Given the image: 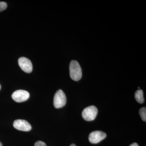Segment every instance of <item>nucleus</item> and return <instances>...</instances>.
Returning a JSON list of instances; mask_svg holds the SVG:
<instances>
[{
	"instance_id": "1",
	"label": "nucleus",
	"mask_w": 146,
	"mask_h": 146,
	"mask_svg": "<svg viewBox=\"0 0 146 146\" xmlns=\"http://www.w3.org/2000/svg\"><path fill=\"white\" fill-rule=\"evenodd\" d=\"M70 74L71 79L74 81H77L82 77V70L80 65L75 60L71 61L70 65Z\"/></svg>"
},
{
	"instance_id": "2",
	"label": "nucleus",
	"mask_w": 146,
	"mask_h": 146,
	"mask_svg": "<svg viewBox=\"0 0 146 146\" xmlns=\"http://www.w3.org/2000/svg\"><path fill=\"white\" fill-rule=\"evenodd\" d=\"M98 109L94 106H91L84 108L82 113V118L86 121H92L96 117Z\"/></svg>"
},
{
	"instance_id": "3",
	"label": "nucleus",
	"mask_w": 146,
	"mask_h": 146,
	"mask_svg": "<svg viewBox=\"0 0 146 146\" xmlns=\"http://www.w3.org/2000/svg\"><path fill=\"white\" fill-rule=\"evenodd\" d=\"M67 99L65 93L61 89L56 91L54 97V106L56 108L63 107L66 104Z\"/></svg>"
},
{
	"instance_id": "4",
	"label": "nucleus",
	"mask_w": 146,
	"mask_h": 146,
	"mask_svg": "<svg viewBox=\"0 0 146 146\" xmlns=\"http://www.w3.org/2000/svg\"><path fill=\"white\" fill-rule=\"evenodd\" d=\"M12 99L17 102L26 101L28 99L30 94L28 91L23 90H18L14 91L12 94Z\"/></svg>"
},
{
	"instance_id": "5",
	"label": "nucleus",
	"mask_w": 146,
	"mask_h": 146,
	"mask_svg": "<svg viewBox=\"0 0 146 146\" xmlns=\"http://www.w3.org/2000/svg\"><path fill=\"white\" fill-rule=\"evenodd\" d=\"M106 134L103 131H96L89 134V142L92 144H97L106 138Z\"/></svg>"
},
{
	"instance_id": "6",
	"label": "nucleus",
	"mask_w": 146,
	"mask_h": 146,
	"mask_svg": "<svg viewBox=\"0 0 146 146\" xmlns=\"http://www.w3.org/2000/svg\"><path fill=\"white\" fill-rule=\"evenodd\" d=\"M18 64L20 68L25 72L31 73L33 70V65L31 61L28 58L22 57L19 58Z\"/></svg>"
},
{
	"instance_id": "7",
	"label": "nucleus",
	"mask_w": 146,
	"mask_h": 146,
	"mask_svg": "<svg viewBox=\"0 0 146 146\" xmlns=\"http://www.w3.org/2000/svg\"><path fill=\"white\" fill-rule=\"evenodd\" d=\"M13 126L16 129L22 131H29L32 129V127L30 124L25 120H15L13 123Z\"/></svg>"
},
{
	"instance_id": "8",
	"label": "nucleus",
	"mask_w": 146,
	"mask_h": 146,
	"mask_svg": "<svg viewBox=\"0 0 146 146\" xmlns=\"http://www.w3.org/2000/svg\"><path fill=\"white\" fill-rule=\"evenodd\" d=\"M136 101L140 104H143L145 100L143 96V92L141 89H139L135 92L134 95Z\"/></svg>"
},
{
	"instance_id": "9",
	"label": "nucleus",
	"mask_w": 146,
	"mask_h": 146,
	"mask_svg": "<svg viewBox=\"0 0 146 146\" xmlns=\"http://www.w3.org/2000/svg\"><path fill=\"white\" fill-rule=\"evenodd\" d=\"M139 114L142 119L145 122L146 121V108L145 107L141 108L139 110Z\"/></svg>"
},
{
	"instance_id": "10",
	"label": "nucleus",
	"mask_w": 146,
	"mask_h": 146,
	"mask_svg": "<svg viewBox=\"0 0 146 146\" xmlns=\"http://www.w3.org/2000/svg\"><path fill=\"white\" fill-rule=\"evenodd\" d=\"M7 4L4 2H0V12L5 10L7 7Z\"/></svg>"
},
{
	"instance_id": "11",
	"label": "nucleus",
	"mask_w": 146,
	"mask_h": 146,
	"mask_svg": "<svg viewBox=\"0 0 146 146\" xmlns=\"http://www.w3.org/2000/svg\"><path fill=\"white\" fill-rule=\"evenodd\" d=\"M35 146H47L45 143L42 141H38L35 144Z\"/></svg>"
},
{
	"instance_id": "12",
	"label": "nucleus",
	"mask_w": 146,
	"mask_h": 146,
	"mask_svg": "<svg viewBox=\"0 0 146 146\" xmlns=\"http://www.w3.org/2000/svg\"><path fill=\"white\" fill-rule=\"evenodd\" d=\"M129 146H139V145H138V144H137V143H134L131 144Z\"/></svg>"
},
{
	"instance_id": "13",
	"label": "nucleus",
	"mask_w": 146,
	"mask_h": 146,
	"mask_svg": "<svg viewBox=\"0 0 146 146\" xmlns=\"http://www.w3.org/2000/svg\"><path fill=\"white\" fill-rule=\"evenodd\" d=\"M70 146H76V145H75V144H72V145H71Z\"/></svg>"
},
{
	"instance_id": "14",
	"label": "nucleus",
	"mask_w": 146,
	"mask_h": 146,
	"mask_svg": "<svg viewBox=\"0 0 146 146\" xmlns=\"http://www.w3.org/2000/svg\"><path fill=\"white\" fill-rule=\"evenodd\" d=\"M0 146H3V144L1 142H0Z\"/></svg>"
},
{
	"instance_id": "15",
	"label": "nucleus",
	"mask_w": 146,
	"mask_h": 146,
	"mask_svg": "<svg viewBox=\"0 0 146 146\" xmlns=\"http://www.w3.org/2000/svg\"><path fill=\"white\" fill-rule=\"evenodd\" d=\"M1 84H0V90H1Z\"/></svg>"
}]
</instances>
